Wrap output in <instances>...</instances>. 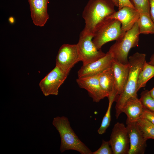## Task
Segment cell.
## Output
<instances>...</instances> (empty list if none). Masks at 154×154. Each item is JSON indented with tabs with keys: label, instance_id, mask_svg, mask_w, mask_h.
Instances as JSON below:
<instances>
[{
	"label": "cell",
	"instance_id": "cell-1",
	"mask_svg": "<svg viewBox=\"0 0 154 154\" xmlns=\"http://www.w3.org/2000/svg\"><path fill=\"white\" fill-rule=\"evenodd\" d=\"M115 6L112 0H90L82 13L85 25L80 34L94 35L101 24L116 11Z\"/></svg>",
	"mask_w": 154,
	"mask_h": 154
},
{
	"label": "cell",
	"instance_id": "cell-2",
	"mask_svg": "<svg viewBox=\"0 0 154 154\" xmlns=\"http://www.w3.org/2000/svg\"><path fill=\"white\" fill-rule=\"evenodd\" d=\"M145 54L136 52L128 58L129 68L127 82L122 93L116 100L115 116L117 119L122 113L126 101L131 97H137V83L139 74L146 61Z\"/></svg>",
	"mask_w": 154,
	"mask_h": 154
},
{
	"label": "cell",
	"instance_id": "cell-3",
	"mask_svg": "<svg viewBox=\"0 0 154 154\" xmlns=\"http://www.w3.org/2000/svg\"><path fill=\"white\" fill-rule=\"evenodd\" d=\"M52 123L60 136V150L61 153L67 150H73L81 154H92V151L76 135L67 117L64 116L55 117Z\"/></svg>",
	"mask_w": 154,
	"mask_h": 154
},
{
	"label": "cell",
	"instance_id": "cell-4",
	"mask_svg": "<svg viewBox=\"0 0 154 154\" xmlns=\"http://www.w3.org/2000/svg\"><path fill=\"white\" fill-rule=\"evenodd\" d=\"M140 34L137 22L121 38L116 40L108 51L112 54L114 60L123 64H128V53L131 48L138 46Z\"/></svg>",
	"mask_w": 154,
	"mask_h": 154
},
{
	"label": "cell",
	"instance_id": "cell-5",
	"mask_svg": "<svg viewBox=\"0 0 154 154\" xmlns=\"http://www.w3.org/2000/svg\"><path fill=\"white\" fill-rule=\"evenodd\" d=\"M121 23L118 20L108 19L98 27L94 33L92 41L98 50L106 43L118 40L126 32L121 29Z\"/></svg>",
	"mask_w": 154,
	"mask_h": 154
},
{
	"label": "cell",
	"instance_id": "cell-6",
	"mask_svg": "<svg viewBox=\"0 0 154 154\" xmlns=\"http://www.w3.org/2000/svg\"><path fill=\"white\" fill-rule=\"evenodd\" d=\"M94 35L91 34H80L76 44L83 65L97 61L106 54L101 49L98 50L93 42Z\"/></svg>",
	"mask_w": 154,
	"mask_h": 154
},
{
	"label": "cell",
	"instance_id": "cell-7",
	"mask_svg": "<svg viewBox=\"0 0 154 154\" xmlns=\"http://www.w3.org/2000/svg\"><path fill=\"white\" fill-rule=\"evenodd\" d=\"M81 60L76 44H64L56 56V66L68 74L75 64Z\"/></svg>",
	"mask_w": 154,
	"mask_h": 154
},
{
	"label": "cell",
	"instance_id": "cell-8",
	"mask_svg": "<svg viewBox=\"0 0 154 154\" xmlns=\"http://www.w3.org/2000/svg\"><path fill=\"white\" fill-rule=\"evenodd\" d=\"M109 141L113 154H128L129 139L127 128L123 123L117 122L115 124Z\"/></svg>",
	"mask_w": 154,
	"mask_h": 154
},
{
	"label": "cell",
	"instance_id": "cell-9",
	"mask_svg": "<svg viewBox=\"0 0 154 154\" xmlns=\"http://www.w3.org/2000/svg\"><path fill=\"white\" fill-rule=\"evenodd\" d=\"M68 74L56 66L39 83L40 88L45 96L57 95L58 89L66 78Z\"/></svg>",
	"mask_w": 154,
	"mask_h": 154
},
{
	"label": "cell",
	"instance_id": "cell-10",
	"mask_svg": "<svg viewBox=\"0 0 154 154\" xmlns=\"http://www.w3.org/2000/svg\"><path fill=\"white\" fill-rule=\"evenodd\" d=\"M130 147L128 154H144L147 139L144 136L137 122L126 123Z\"/></svg>",
	"mask_w": 154,
	"mask_h": 154
},
{
	"label": "cell",
	"instance_id": "cell-11",
	"mask_svg": "<svg viewBox=\"0 0 154 154\" xmlns=\"http://www.w3.org/2000/svg\"><path fill=\"white\" fill-rule=\"evenodd\" d=\"M114 60L112 54L108 51L102 58L86 65H82L78 72V78L94 76L102 73L111 67Z\"/></svg>",
	"mask_w": 154,
	"mask_h": 154
},
{
	"label": "cell",
	"instance_id": "cell-12",
	"mask_svg": "<svg viewBox=\"0 0 154 154\" xmlns=\"http://www.w3.org/2000/svg\"><path fill=\"white\" fill-rule=\"evenodd\" d=\"M99 75L78 78L76 80L79 86L86 90L93 101L97 103L107 97L100 85Z\"/></svg>",
	"mask_w": 154,
	"mask_h": 154
},
{
	"label": "cell",
	"instance_id": "cell-13",
	"mask_svg": "<svg viewBox=\"0 0 154 154\" xmlns=\"http://www.w3.org/2000/svg\"><path fill=\"white\" fill-rule=\"evenodd\" d=\"M139 13L135 9L124 7L116 11L108 19H114L121 23V29L125 32L131 29L137 21Z\"/></svg>",
	"mask_w": 154,
	"mask_h": 154
},
{
	"label": "cell",
	"instance_id": "cell-14",
	"mask_svg": "<svg viewBox=\"0 0 154 154\" xmlns=\"http://www.w3.org/2000/svg\"><path fill=\"white\" fill-rule=\"evenodd\" d=\"M114 74L116 99L123 92L125 87L129 74V65L123 64L114 60L111 66Z\"/></svg>",
	"mask_w": 154,
	"mask_h": 154
},
{
	"label": "cell",
	"instance_id": "cell-15",
	"mask_svg": "<svg viewBox=\"0 0 154 154\" xmlns=\"http://www.w3.org/2000/svg\"><path fill=\"white\" fill-rule=\"evenodd\" d=\"M28 0L34 24L37 26H44L49 18L47 10L49 0Z\"/></svg>",
	"mask_w": 154,
	"mask_h": 154
},
{
	"label": "cell",
	"instance_id": "cell-16",
	"mask_svg": "<svg viewBox=\"0 0 154 154\" xmlns=\"http://www.w3.org/2000/svg\"><path fill=\"white\" fill-rule=\"evenodd\" d=\"M143 108L137 97H131L125 102L122 112L127 116L126 123L137 122L141 117Z\"/></svg>",
	"mask_w": 154,
	"mask_h": 154
},
{
	"label": "cell",
	"instance_id": "cell-17",
	"mask_svg": "<svg viewBox=\"0 0 154 154\" xmlns=\"http://www.w3.org/2000/svg\"><path fill=\"white\" fill-rule=\"evenodd\" d=\"M99 80L100 86L107 98L114 94L116 96L114 74L111 67L99 74Z\"/></svg>",
	"mask_w": 154,
	"mask_h": 154
},
{
	"label": "cell",
	"instance_id": "cell-18",
	"mask_svg": "<svg viewBox=\"0 0 154 154\" xmlns=\"http://www.w3.org/2000/svg\"><path fill=\"white\" fill-rule=\"evenodd\" d=\"M154 76V66L145 62L138 76L137 83L138 91L145 87L147 82Z\"/></svg>",
	"mask_w": 154,
	"mask_h": 154
},
{
	"label": "cell",
	"instance_id": "cell-19",
	"mask_svg": "<svg viewBox=\"0 0 154 154\" xmlns=\"http://www.w3.org/2000/svg\"><path fill=\"white\" fill-rule=\"evenodd\" d=\"M138 23L140 34H154V23L150 15L139 13Z\"/></svg>",
	"mask_w": 154,
	"mask_h": 154
},
{
	"label": "cell",
	"instance_id": "cell-20",
	"mask_svg": "<svg viewBox=\"0 0 154 154\" xmlns=\"http://www.w3.org/2000/svg\"><path fill=\"white\" fill-rule=\"evenodd\" d=\"M116 95L114 94L108 98L109 100V104L107 111L103 117L100 126L98 130L99 134L102 135L106 131L107 129L110 125L111 121V110L113 103L115 101Z\"/></svg>",
	"mask_w": 154,
	"mask_h": 154
},
{
	"label": "cell",
	"instance_id": "cell-21",
	"mask_svg": "<svg viewBox=\"0 0 154 154\" xmlns=\"http://www.w3.org/2000/svg\"><path fill=\"white\" fill-rule=\"evenodd\" d=\"M137 122L147 140L150 139H154V125L143 117H140Z\"/></svg>",
	"mask_w": 154,
	"mask_h": 154
},
{
	"label": "cell",
	"instance_id": "cell-22",
	"mask_svg": "<svg viewBox=\"0 0 154 154\" xmlns=\"http://www.w3.org/2000/svg\"><path fill=\"white\" fill-rule=\"evenodd\" d=\"M139 99L144 109L154 112V98L151 96L149 91H142Z\"/></svg>",
	"mask_w": 154,
	"mask_h": 154
},
{
	"label": "cell",
	"instance_id": "cell-23",
	"mask_svg": "<svg viewBox=\"0 0 154 154\" xmlns=\"http://www.w3.org/2000/svg\"><path fill=\"white\" fill-rule=\"evenodd\" d=\"M135 9L139 13L150 15L149 0H131Z\"/></svg>",
	"mask_w": 154,
	"mask_h": 154
},
{
	"label": "cell",
	"instance_id": "cell-24",
	"mask_svg": "<svg viewBox=\"0 0 154 154\" xmlns=\"http://www.w3.org/2000/svg\"><path fill=\"white\" fill-rule=\"evenodd\" d=\"M112 150L109 141L103 140L100 147L96 151L92 152V154H112Z\"/></svg>",
	"mask_w": 154,
	"mask_h": 154
},
{
	"label": "cell",
	"instance_id": "cell-25",
	"mask_svg": "<svg viewBox=\"0 0 154 154\" xmlns=\"http://www.w3.org/2000/svg\"><path fill=\"white\" fill-rule=\"evenodd\" d=\"M141 117H143L146 119L154 125V112L143 108Z\"/></svg>",
	"mask_w": 154,
	"mask_h": 154
},
{
	"label": "cell",
	"instance_id": "cell-26",
	"mask_svg": "<svg viewBox=\"0 0 154 154\" xmlns=\"http://www.w3.org/2000/svg\"><path fill=\"white\" fill-rule=\"evenodd\" d=\"M118 10L125 6L135 9L134 5L129 0H118Z\"/></svg>",
	"mask_w": 154,
	"mask_h": 154
},
{
	"label": "cell",
	"instance_id": "cell-27",
	"mask_svg": "<svg viewBox=\"0 0 154 154\" xmlns=\"http://www.w3.org/2000/svg\"><path fill=\"white\" fill-rule=\"evenodd\" d=\"M150 15L151 19L154 23V0H149Z\"/></svg>",
	"mask_w": 154,
	"mask_h": 154
},
{
	"label": "cell",
	"instance_id": "cell-28",
	"mask_svg": "<svg viewBox=\"0 0 154 154\" xmlns=\"http://www.w3.org/2000/svg\"><path fill=\"white\" fill-rule=\"evenodd\" d=\"M148 63L151 65L154 66V54L151 55L150 58V61Z\"/></svg>",
	"mask_w": 154,
	"mask_h": 154
},
{
	"label": "cell",
	"instance_id": "cell-29",
	"mask_svg": "<svg viewBox=\"0 0 154 154\" xmlns=\"http://www.w3.org/2000/svg\"><path fill=\"white\" fill-rule=\"evenodd\" d=\"M149 92L151 96L154 98V87L149 91Z\"/></svg>",
	"mask_w": 154,
	"mask_h": 154
},
{
	"label": "cell",
	"instance_id": "cell-30",
	"mask_svg": "<svg viewBox=\"0 0 154 154\" xmlns=\"http://www.w3.org/2000/svg\"><path fill=\"white\" fill-rule=\"evenodd\" d=\"M115 6L117 7L118 6V0H112Z\"/></svg>",
	"mask_w": 154,
	"mask_h": 154
},
{
	"label": "cell",
	"instance_id": "cell-31",
	"mask_svg": "<svg viewBox=\"0 0 154 154\" xmlns=\"http://www.w3.org/2000/svg\"><path fill=\"white\" fill-rule=\"evenodd\" d=\"M9 21L11 23H13L14 22V19L12 17H10L9 18Z\"/></svg>",
	"mask_w": 154,
	"mask_h": 154
}]
</instances>
